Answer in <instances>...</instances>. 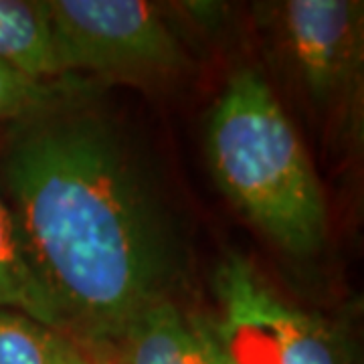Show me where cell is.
<instances>
[{
  "mask_svg": "<svg viewBox=\"0 0 364 364\" xmlns=\"http://www.w3.org/2000/svg\"><path fill=\"white\" fill-rule=\"evenodd\" d=\"M0 184L59 330L93 360L172 299L184 269L174 221L130 142L83 93L14 122Z\"/></svg>",
  "mask_w": 364,
  "mask_h": 364,
  "instance_id": "cell-1",
  "label": "cell"
},
{
  "mask_svg": "<svg viewBox=\"0 0 364 364\" xmlns=\"http://www.w3.org/2000/svg\"><path fill=\"white\" fill-rule=\"evenodd\" d=\"M210 170L225 196L296 257L328 237V205L296 126L257 69L227 79L207 124Z\"/></svg>",
  "mask_w": 364,
  "mask_h": 364,
  "instance_id": "cell-2",
  "label": "cell"
},
{
  "mask_svg": "<svg viewBox=\"0 0 364 364\" xmlns=\"http://www.w3.org/2000/svg\"><path fill=\"white\" fill-rule=\"evenodd\" d=\"M210 291L198 322L219 364H348L332 326L284 298L247 257L225 255Z\"/></svg>",
  "mask_w": 364,
  "mask_h": 364,
  "instance_id": "cell-3",
  "label": "cell"
},
{
  "mask_svg": "<svg viewBox=\"0 0 364 364\" xmlns=\"http://www.w3.org/2000/svg\"><path fill=\"white\" fill-rule=\"evenodd\" d=\"M55 57L63 75L95 73L160 81L188 67L182 43L144 0H49Z\"/></svg>",
  "mask_w": 364,
  "mask_h": 364,
  "instance_id": "cell-4",
  "label": "cell"
},
{
  "mask_svg": "<svg viewBox=\"0 0 364 364\" xmlns=\"http://www.w3.org/2000/svg\"><path fill=\"white\" fill-rule=\"evenodd\" d=\"M279 31L291 67L316 104H342L360 87L364 4L360 0H289Z\"/></svg>",
  "mask_w": 364,
  "mask_h": 364,
  "instance_id": "cell-5",
  "label": "cell"
},
{
  "mask_svg": "<svg viewBox=\"0 0 364 364\" xmlns=\"http://www.w3.org/2000/svg\"><path fill=\"white\" fill-rule=\"evenodd\" d=\"M109 352L116 364H219L200 322L172 299L138 314Z\"/></svg>",
  "mask_w": 364,
  "mask_h": 364,
  "instance_id": "cell-6",
  "label": "cell"
},
{
  "mask_svg": "<svg viewBox=\"0 0 364 364\" xmlns=\"http://www.w3.org/2000/svg\"><path fill=\"white\" fill-rule=\"evenodd\" d=\"M0 61L33 79L69 77L55 57L47 2L0 0Z\"/></svg>",
  "mask_w": 364,
  "mask_h": 364,
  "instance_id": "cell-7",
  "label": "cell"
},
{
  "mask_svg": "<svg viewBox=\"0 0 364 364\" xmlns=\"http://www.w3.org/2000/svg\"><path fill=\"white\" fill-rule=\"evenodd\" d=\"M0 310L23 312L41 324L61 332L49 299L45 298L43 289L28 267V261L14 227L13 215L2 198V193H0Z\"/></svg>",
  "mask_w": 364,
  "mask_h": 364,
  "instance_id": "cell-8",
  "label": "cell"
},
{
  "mask_svg": "<svg viewBox=\"0 0 364 364\" xmlns=\"http://www.w3.org/2000/svg\"><path fill=\"white\" fill-rule=\"evenodd\" d=\"M87 356L77 342L31 316L0 310V364H81Z\"/></svg>",
  "mask_w": 364,
  "mask_h": 364,
  "instance_id": "cell-9",
  "label": "cell"
},
{
  "mask_svg": "<svg viewBox=\"0 0 364 364\" xmlns=\"http://www.w3.org/2000/svg\"><path fill=\"white\" fill-rule=\"evenodd\" d=\"M83 91V83L73 75L43 81L0 61V122H21Z\"/></svg>",
  "mask_w": 364,
  "mask_h": 364,
  "instance_id": "cell-10",
  "label": "cell"
},
{
  "mask_svg": "<svg viewBox=\"0 0 364 364\" xmlns=\"http://www.w3.org/2000/svg\"><path fill=\"white\" fill-rule=\"evenodd\" d=\"M81 364H107V363H100V360H93L91 356H87V358H85Z\"/></svg>",
  "mask_w": 364,
  "mask_h": 364,
  "instance_id": "cell-11",
  "label": "cell"
}]
</instances>
